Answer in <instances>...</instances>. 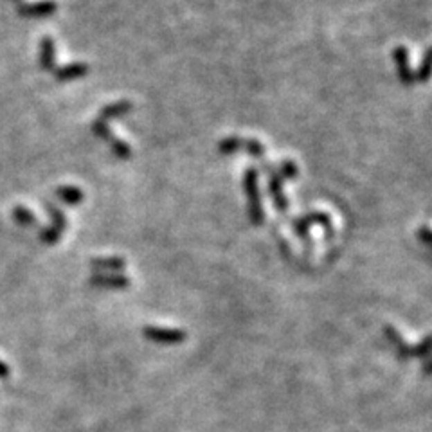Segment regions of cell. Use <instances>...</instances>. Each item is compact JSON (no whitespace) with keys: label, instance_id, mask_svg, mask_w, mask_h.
Returning a JSON list of instances; mask_svg holds the SVG:
<instances>
[{"label":"cell","instance_id":"obj_1","mask_svg":"<svg viewBox=\"0 0 432 432\" xmlns=\"http://www.w3.org/2000/svg\"><path fill=\"white\" fill-rule=\"evenodd\" d=\"M144 337L159 344H179L186 341V332L180 328H168V326H146L143 330Z\"/></svg>","mask_w":432,"mask_h":432},{"label":"cell","instance_id":"obj_2","mask_svg":"<svg viewBox=\"0 0 432 432\" xmlns=\"http://www.w3.org/2000/svg\"><path fill=\"white\" fill-rule=\"evenodd\" d=\"M45 206H47V209H49L51 218H53V224H51V227H47V229L40 234V238H42V242L49 243L51 245V243H56L60 238H62V234H63V231H65L67 222H65V216H63L62 209L54 207L51 202H47Z\"/></svg>","mask_w":432,"mask_h":432},{"label":"cell","instance_id":"obj_3","mask_svg":"<svg viewBox=\"0 0 432 432\" xmlns=\"http://www.w3.org/2000/svg\"><path fill=\"white\" fill-rule=\"evenodd\" d=\"M58 9V4L54 0H38V2H27L18 6V15L26 18H42L51 17Z\"/></svg>","mask_w":432,"mask_h":432},{"label":"cell","instance_id":"obj_4","mask_svg":"<svg viewBox=\"0 0 432 432\" xmlns=\"http://www.w3.org/2000/svg\"><path fill=\"white\" fill-rule=\"evenodd\" d=\"M87 71H89V67L83 65V63H72V65H67V67L54 69V76L60 81H71L76 80V78L85 76Z\"/></svg>","mask_w":432,"mask_h":432},{"label":"cell","instance_id":"obj_5","mask_svg":"<svg viewBox=\"0 0 432 432\" xmlns=\"http://www.w3.org/2000/svg\"><path fill=\"white\" fill-rule=\"evenodd\" d=\"M40 65L42 69H54V40L51 36H44L40 40Z\"/></svg>","mask_w":432,"mask_h":432},{"label":"cell","instance_id":"obj_6","mask_svg":"<svg viewBox=\"0 0 432 432\" xmlns=\"http://www.w3.org/2000/svg\"><path fill=\"white\" fill-rule=\"evenodd\" d=\"M92 285L96 287H107V288H123L128 285V279L123 278V276H116V274H110V276H101V274H96L92 278Z\"/></svg>","mask_w":432,"mask_h":432},{"label":"cell","instance_id":"obj_7","mask_svg":"<svg viewBox=\"0 0 432 432\" xmlns=\"http://www.w3.org/2000/svg\"><path fill=\"white\" fill-rule=\"evenodd\" d=\"M56 197L62 198L65 204H71V206H76V204L81 202L83 198V193L80 189L74 188V186H63V188L56 189Z\"/></svg>","mask_w":432,"mask_h":432},{"label":"cell","instance_id":"obj_8","mask_svg":"<svg viewBox=\"0 0 432 432\" xmlns=\"http://www.w3.org/2000/svg\"><path fill=\"white\" fill-rule=\"evenodd\" d=\"M13 220L20 225H33L36 222V216L31 209L24 206H17L13 209Z\"/></svg>","mask_w":432,"mask_h":432},{"label":"cell","instance_id":"obj_9","mask_svg":"<svg viewBox=\"0 0 432 432\" xmlns=\"http://www.w3.org/2000/svg\"><path fill=\"white\" fill-rule=\"evenodd\" d=\"M110 260L112 261L96 260V261H92V265L98 267V269H112V270L123 269V267H125V263H123V261H119V258H116V260H114V258H110Z\"/></svg>","mask_w":432,"mask_h":432},{"label":"cell","instance_id":"obj_10","mask_svg":"<svg viewBox=\"0 0 432 432\" xmlns=\"http://www.w3.org/2000/svg\"><path fill=\"white\" fill-rule=\"evenodd\" d=\"M8 377H9V366L0 360V378H2V380H6Z\"/></svg>","mask_w":432,"mask_h":432}]
</instances>
